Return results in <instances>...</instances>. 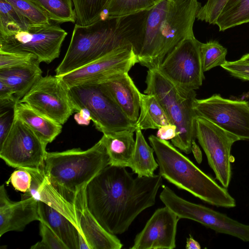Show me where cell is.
I'll list each match as a JSON object with an SVG mask.
<instances>
[{"instance_id": "38", "label": "cell", "mask_w": 249, "mask_h": 249, "mask_svg": "<svg viewBox=\"0 0 249 249\" xmlns=\"http://www.w3.org/2000/svg\"><path fill=\"white\" fill-rule=\"evenodd\" d=\"M18 103L11 88L5 83L0 81V106L2 107L14 108Z\"/></svg>"}, {"instance_id": "23", "label": "cell", "mask_w": 249, "mask_h": 249, "mask_svg": "<svg viewBox=\"0 0 249 249\" xmlns=\"http://www.w3.org/2000/svg\"><path fill=\"white\" fill-rule=\"evenodd\" d=\"M40 221L52 229L68 249H79V231L68 218L47 204L38 201Z\"/></svg>"}, {"instance_id": "36", "label": "cell", "mask_w": 249, "mask_h": 249, "mask_svg": "<svg viewBox=\"0 0 249 249\" xmlns=\"http://www.w3.org/2000/svg\"><path fill=\"white\" fill-rule=\"evenodd\" d=\"M221 67L230 74L244 81H249V62L239 59L233 61H228Z\"/></svg>"}, {"instance_id": "31", "label": "cell", "mask_w": 249, "mask_h": 249, "mask_svg": "<svg viewBox=\"0 0 249 249\" xmlns=\"http://www.w3.org/2000/svg\"><path fill=\"white\" fill-rule=\"evenodd\" d=\"M31 24L9 2L0 0V34L25 30Z\"/></svg>"}, {"instance_id": "40", "label": "cell", "mask_w": 249, "mask_h": 249, "mask_svg": "<svg viewBox=\"0 0 249 249\" xmlns=\"http://www.w3.org/2000/svg\"><path fill=\"white\" fill-rule=\"evenodd\" d=\"M13 119L9 111L1 113L0 115V145L6 138L11 126Z\"/></svg>"}, {"instance_id": "45", "label": "cell", "mask_w": 249, "mask_h": 249, "mask_svg": "<svg viewBox=\"0 0 249 249\" xmlns=\"http://www.w3.org/2000/svg\"><path fill=\"white\" fill-rule=\"evenodd\" d=\"M240 59L249 62V53L243 55Z\"/></svg>"}, {"instance_id": "22", "label": "cell", "mask_w": 249, "mask_h": 249, "mask_svg": "<svg viewBox=\"0 0 249 249\" xmlns=\"http://www.w3.org/2000/svg\"><path fill=\"white\" fill-rule=\"evenodd\" d=\"M13 115L23 122L47 144L52 142L62 131V125L23 103H16L13 108Z\"/></svg>"}, {"instance_id": "4", "label": "cell", "mask_w": 249, "mask_h": 249, "mask_svg": "<svg viewBox=\"0 0 249 249\" xmlns=\"http://www.w3.org/2000/svg\"><path fill=\"white\" fill-rule=\"evenodd\" d=\"M148 140L162 178L210 205L225 208L236 206L235 199L227 188L220 186L169 142L152 135Z\"/></svg>"}, {"instance_id": "37", "label": "cell", "mask_w": 249, "mask_h": 249, "mask_svg": "<svg viewBox=\"0 0 249 249\" xmlns=\"http://www.w3.org/2000/svg\"><path fill=\"white\" fill-rule=\"evenodd\" d=\"M40 234L41 242L47 249H68L56 233L46 224L40 221Z\"/></svg>"}, {"instance_id": "42", "label": "cell", "mask_w": 249, "mask_h": 249, "mask_svg": "<svg viewBox=\"0 0 249 249\" xmlns=\"http://www.w3.org/2000/svg\"><path fill=\"white\" fill-rule=\"evenodd\" d=\"M74 119L77 123L80 125H88L91 120V117L89 111L83 108L77 112L74 116Z\"/></svg>"}, {"instance_id": "33", "label": "cell", "mask_w": 249, "mask_h": 249, "mask_svg": "<svg viewBox=\"0 0 249 249\" xmlns=\"http://www.w3.org/2000/svg\"><path fill=\"white\" fill-rule=\"evenodd\" d=\"M13 5L32 24H48L51 20L48 15L31 0H5Z\"/></svg>"}, {"instance_id": "3", "label": "cell", "mask_w": 249, "mask_h": 249, "mask_svg": "<svg viewBox=\"0 0 249 249\" xmlns=\"http://www.w3.org/2000/svg\"><path fill=\"white\" fill-rule=\"evenodd\" d=\"M201 7L198 0H161L149 11L144 31L151 45L148 69H157L178 43L194 36V23Z\"/></svg>"}, {"instance_id": "27", "label": "cell", "mask_w": 249, "mask_h": 249, "mask_svg": "<svg viewBox=\"0 0 249 249\" xmlns=\"http://www.w3.org/2000/svg\"><path fill=\"white\" fill-rule=\"evenodd\" d=\"M168 124H172L156 97L140 93V110L136 129H159Z\"/></svg>"}, {"instance_id": "9", "label": "cell", "mask_w": 249, "mask_h": 249, "mask_svg": "<svg viewBox=\"0 0 249 249\" xmlns=\"http://www.w3.org/2000/svg\"><path fill=\"white\" fill-rule=\"evenodd\" d=\"M160 198L180 218L197 222L216 232L231 235L249 242V225L205 206L191 202L179 197L167 186H163Z\"/></svg>"}, {"instance_id": "32", "label": "cell", "mask_w": 249, "mask_h": 249, "mask_svg": "<svg viewBox=\"0 0 249 249\" xmlns=\"http://www.w3.org/2000/svg\"><path fill=\"white\" fill-rule=\"evenodd\" d=\"M200 52L204 72L224 64L227 53L226 48L216 40L201 43Z\"/></svg>"}, {"instance_id": "44", "label": "cell", "mask_w": 249, "mask_h": 249, "mask_svg": "<svg viewBox=\"0 0 249 249\" xmlns=\"http://www.w3.org/2000/svg\"><path fill=\"white\" fill-rule=\"evenodd\" d=\"M185 248L187 249H200L201 246L199 243L190 235V237L187 238Z\"/></svg>"}, {"instance_id": "16", "label": "cell", "mask_w": 249, "mask_h": 249, "mask_svg": "<svg viewBox=\"0 0 249 249\" xmlns=\"http://www.w3.org/2000/svg\"><path fill=\"white\" fill-rule=\"evenodd\" d=\"M180 218L168 207L157 209L135 237L131 249L176 248L177 224Z\"/></svg>"}, {"instance_id": "8", "label": "cell", "mask_w": 249, "mask_h": 249, "mask_svg": "<svg viewBox=\"0 0 249 249\" xmlns=\"http://www.w3.org/2000/svg\"><path fill=\"white\" fill-rule=\"evenodd\" d=\"M67 35L55 24H31L25 30L0 34V51L32 54L40 63L49 64L59 56Z\"/></svg>"}, {"instance_id": "26", "label": "cell", "mask_w": 249, "mask_h": 249, "mask_svg": "<svg viewBox=\"0 0 249 249\" xmlns=\"http://www.w3.org/2000/svg\"><path fill=\"white\" fill-rule=\"evenodd\" d=\"M135 132V148L127 167L139 177H152L159 167L154 157V149L145 141L142 130L136 129Z\"/></svg>"}, {"instance_id": "14", "label": "cell", "mask_w": 249, "mask_h": 249, "mask_svg": "<svg viewBox=\"0 0 249 249\" xmlns=\"http://www.w3.org/2000/svg\"><path fill=\"white\" fill-rule=\"evenodd\" d=\"M197 116L203 117L224 130L249 140V103L223 98L219 94L194 103Z\"/></svg>"}, {"instance_id": "21", "label": "cell", "mask_w": 249, "mask_h": 249, "mask_svg": "<svg viewBox=\"0 0 249 249\" xmlns=\"http://www.w3.org/2000/svg\"><path fill=\"white\" fill-rule=\"evenodd\" d=\"M40 63L35 59L21 66L0 69V81L5 83L13 91L17 102L29 91L42 76Z\"/></svg>"}, {"instance_id": "6", "label": "cell", "mask_w": 249, "mask_h": 249, "mask_svg": "<svg viewBox=\"0 0 249 249\" xmlns=\"http://www.w3.org/2000/svg\"><path fill=\"white\" fill-rule=\"evenodd\" d=\"M144 93L155 96L166 112L171 123L177 127L172 144L186 154L191 152L196 137L197 115L194 109L195 90L181 88L163 76L157 69H148Z\"/></svg>"}, {"instance_id": "35", "label": "cell", "mask_w": 249, "mask_h": 249, "mask_svg": "<svg viewBox=\"0 0 249 249\" xmlns=\"http://www.w3.org/2000/svg\"><path fill=\"white\" fill-rule=\"evenodd\" d=\"M32 176L29 170L18 168L11 175L7 184L10 183L17 191L26 193L30 189Z\"/></svg>"}, {"instance_id": "11", "label": "cell", "mask_w": 249, "mask_h": 249, "mask_svg": "<svg viewBox=\"0 0 249 249\" xmlns=\"http://www.w3.org/2000/svg\"><path fill=\"white\" fill-rule=\"evenodd\" d=\"M200 42L195 36L178 43L165 57L157 68L175 85L188 90H196L205 79Z\"/></svg>"}, {"instance_id": "34", "label": "cell", "mask_w": 249, "mask_h": 249, "mask_svg": "<svg viewBox=\"0 0 249 249\" xmlns=\"http://www.w3.org/2000/svg\"><path fill=\"white\" fill-rule=\"evenodd\" d=\"M35 59L36 58L30 54H18L0 51V69L21 66Z\"/></svg>"}, {"instance_id": "24", "label": "cell", "mask_w": 249, "mask_h": 249, "mask_svg": "<svg viewBox=\"0 0 249 249\" xmlns=\"http://www.w3.org/2000/svg\"><path fill=\"white\" fill-rule=\"evenodd\" d=\"M249 22V0H220L209 24L220 31Z\"/></svg>"}, {"instance_id": "19", "label": "cell", "mask_w": 249, "mask_h": 249, "mask_svg": "<svg viewBox=\"0 0 249 249\" xmlns=\"http://www.w3.org/2000/svg\"><path fill=\"white\" fill-rule=\"evenodd\" d=\"M126 116L136 124L140 110V92L128 72L118 74L100 82Z\"/></svg>"}, {"instance_id": "7", "label": "cell", "mask_w": 249, "mask_h": 249, "mask_svg": "<svg viewBox=\"0 0 249 249\" xmlns=\"http://www.w3.org/2000/svg\"><path fill=\"white\" fill-rule=\"evenodd\" d=\"M69 93L75 112L87 109L95 128L103 134L136 131V124L126 116L100 83L75 86L69 89Z\"/></svg>"}, {"instance_id": "5", "label": "cell", "mask_w": 249, "mask_h": 249, "mask_svg": "<svg viewBox=\"0 0 249 249\" xmlns=\"http://www.w3.org/2000/svg\"><path fill=\"white\" fill-rule=\"evenodd\" d=\"M109 159L101 139L86 150L73 148L47 152L43 172L46 178L62 194H75L104 168Z\"/></svg>"}, {"instance_id": "12", "label": "cell", "mask_w": 249, "mask_h": 249, "mask_svg": "<svg viewBox=\"0 0 249 249\" xmlns=\"http://www.w3.org/2000/svg\"><path fill=\"white\" fill-rule=\"evenodd\" d=\"M196 137L203 149L215 178L227 188L231 178V149L240 139L207 119L197 116Z\"/></svg>"}, {"instance_id": "17", "label": "cell", "mask_w": 249, "mask_h": 249, "mask_svg": "<svg viewBox=\"0 0 249 249\" xmlns=\"http://www.w3.org/2000/svg\"><path fill=\"white\" fill-rule=\"evenodd\" d=\"M86 188L70 196L77 218L79 232L83 236L90 249H120L123 246L115 236L105 230L89 210Z\"/></svg>"}, {"instance_id": "25", "label": "cell", "mask_w": 249, "mask_h": 249, "mask_svg": "<svg viewBox=\"0 0 249 249\" xmlns=\"http://www.w3.org/2000/svg\"><path fill=\"white\" fill-rule=\"evenodd\" d=\"M134 132L124 130L112 135H103L101 140L108 155L109 165L127 167L135 145Z\"/></svg>"}, {"instance_id": "30", "label": "cell", "mask_w": 249, "mask_h": 249, "mask_svg": "<svg viewBox=\"0 0 249 249\" xmlns=\"http://www.w3.org/2000/svg\"><path fill=\"white\" fill-rule=\"evenodd\" d=\"M76 24L86 26L98 20L110 0H72Z\"/></svg>"}, {"instance_id": "39", "label": "cell", "mask_w": 249, "mask_h": 249, "mask_svg": "<svg viewBox=\"0 0 249 249\" xmlns=\"http://www.w3.org/2000/svg\"><path fill=\"white\" fill-rule=\"evenodd\" d=\"M220 0H207L206 3L201 6L197 16L198 20L209 23Z\"/></svg>"}, {"instance_id": "29", "label": "cell", "mask_w": 249, "mask_h": 249, "mask_svg": "<svg viewBox=\"0 0 249 249\" xmlns=\"http://www.w3.org/2000/svg\"><path fill=\"white\" fill-rule=\"evenodd\" d=\"M57 23L76 21L71 0H31Z\"/></svg>"}, {"instance_id": "13", "label": "cell", "mask_w": 249, "mask_h": 249, "mask_svg": "<svg viewBox=\"0 0 249 249\" xmlns=\"http://www.w3.org/2000/svg\"><path fill=\"white\" fill-rule=\"evenodd\" d=\"M19 102L61 125L75 112L69 89L56 75L42 76Z\"/></svg>"}, {"instance_id": "41", "label": "cell", "mask_w": 249, "mask_h": 249, "mask_svg": "<svg viewBox=\"0 0 249 249\" xmlns=\"http://www.w3.org/2000/svg\"><path fill=\"white\" fill-rule=\"evenodd\" d=\"M177 127L173 124L163 125L158 129L157 137L163 140H172L176 136Z\"/></svg>"}, {"instance_id": "28", "label": "cell", "mask_w": 249, "mask_h": 249, "mask_svg": "<svg viewBox=\"0 0 249 249\" xmlns=\"http://www.w3.org/2000/svg\"><path fill=\"white\" fill-rule=\"evenodd\" d=\"M161 0H110L100 18L119 17L150 10Z\"/></svg>"}, {"instance_id": "43", "label": "cell", "mask_w": 249, "mask_h": 249, "mask_svg": "<svg viewBox=\"0 0 249 249\" xmlns=\"http://www.w3.org/2000/svg\"><path fill=\"white\" fill-rule=\"evenodd\" d=\"M191 152L193 153V155L198 163H200L202 161V157L201 151L196 144L195 141L192 142L191 146Z\"/></svg>"}, {"instance_id": "2", "label": "cell", "mask_w": 249, "mask_h": 249, "mask_svg": "<svg viewBox=\"0 0 249 249\" xmlns=\"http://www.w3.org/2000/svg\"><path fill=\"white\" fill-rule=\"evenodd\" d=\"M149 10L100 18L86 26L75 24L66 53L55 70V75L77 70L121 47L132 46L136 53Z\"/></svg>"}, {"instance_id": "1", "label": "cell", "mask_w": 249, "mask_h": 249, "mask_svg": "<svg viewBox=\"0 0 249 249\" xmlns=\"http://www.w3.org/2000/svg\"><path fill=\"white\" fill-rule=\"evenodd\" d=\"M162 183L160 174L134 178L125 167L108 165L87 185V206L105 230L121 234L155 204Z\"/></svg>"}, {"instance_id": "15", "label": "cell", "mask_w": 249, "mask_h": 249, "mask_svg": "<svg viewBox=\"0 0 249 249\" xmlns=\"http://www.w3.org/2000/svg\"><path fill=\"white\" fill-rule=\"evenodd\" d=\"M139 63L132 46L118 48L81 68L58 76L68 89L89 83H100L118 74L128 72Z\"/></svg>"}, {"instance_id": "18", "label": "cell", "mask_w": 249, "mask_h": 249, "mask_svg": "<svg viewBox=\"0 0 249 249\" xmlns=\"http://www.w3.org/2000/svg\"><path fill=\"white\" fill-rule=\"evenodd\" d=\"M40 221L38 201L26 193L19 201H11L4 184L0 186V236L10 231H22L30 223Z\"/></svg>"}, {"instance_id": "10", "label": "cell", "mask_w": 249, "mask_h": 249, "mask_svg": "<svg viewBox=\"0 0 249 249\" xmlns=\"http://www.w3.org/2000/svg\"><path fill=\"white\" fill-rule=\"evenodd\" d=\"M27 125L13 115L10 130L0 145V157L10 166L42 170L47 146Z\"/></svg>"}, {"instance_id": "20", "label": "cell", "mask_w": 249, "mask_h": 249, "mask_svg": "<svg viewBox=\"0 0 249 249\" xmlns=\"http://www.w3.org/2000/svg\"><path fill=\"white\" fill-rule=\"evenodd\" d=\"M29 171L32 179L30 189L26 193L58 211L71 220L78 230L76 211L72 201L53 187L45 177L42 170Z\"/></svg>"}]
</instances>
